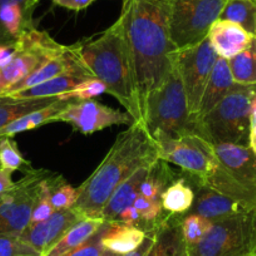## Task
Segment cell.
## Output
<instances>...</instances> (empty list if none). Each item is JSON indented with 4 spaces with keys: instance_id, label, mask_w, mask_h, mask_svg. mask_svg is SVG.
<instances>
[{
    "instance_id": "obj_1",
    "label": "cell",
    "mask_w": 256,
    "mask_h": 256,
    "mask_svg": "<svg viewBox=\"0 0 256 256\" xmlns=\"http://www.w3.org/2000/svg\"><path fill=\"white\" fill-rule=\"evenodd\" d=\"M170 9L171 0H123L120 18L131 46L142 120L147 98L168 74L177 50L170 36Z\"/></svg>"
},
{
    "instance_id": "obj_2",
    "label": "cell",
    "mask_w": 256,
    "mask_h": 256,
    "mask_svg": "<svg viewBox=\"0 0 256 256\" xmlns=\"http://www.w3.org/2000/svg\"><path fill=\"white\" fill-rule=\"evenodd\" d=\"M158 160V148L146 126L134 123L118 134L102 164L78 187L73 208L84 218H100L113 192L137 171L151 167Z\"/></svg>"
},
{
    "instance_id": "obj_3",
    "label": "cell",
    "mask_w": 256,
    "mask_h": 256,
    "mask_svg": "<svg viewBox=\"0 0 256 256\" xmlns=\"http://www.w3.org/2000/svg\"><path fill=\"white\" fill-rule=\"evenodd\" d=\"M84 64L98 80L104 83L107 93L114 97L131 114L134 123H142L134 58L122 19L98 38L76 44Z\"/></svg>"
},
{
    "instance_id": "obj_4",
    "label": "cell",
    "mask_w": 256,
    "mask_h": 256,
    "mask_svg": "<svg viewBox=\"0 0 256 256\" xmlns=\"http://www.w3.org/2000/svg\"><path fill=\"white\" fill-rule=\"evenodd\" d=\"M144 123L152 138L157 134L170 138L198 136V122L190 114L184 82L174 60L164 82L147 98Z\"/></svg>"
},
{
    "instance_id": "obj_5",
    "label": "cell",
    "mask_w": 256,
    "mask_h": 256,
    "mask_svg": "<svg viewBox=\"0 0 256 256\" xmlns=\"http://www.w3.org/2000/svg\"><path fill=\"white\" fill-rule=\"evenodd\" d=\"M256 86L236 83L228 96L198 123V136L210 144H231L248 147L251 103Z\"/></svg>"
},
{
    "instance_id": "obj_6",
    "label": "cell",
    "mask_w": 256,
    "mask_h": 256,
    "mask_svg": "<svg viewBox=\"0 0 256 256\" xmlns=\"http://www.w3.org/2000/svg\"><path fill=\"white\" fill-rule=\"evenodd\" d=\"M256 210L215 221L198 244L187 246L188 256H254Z\"/></svg>"
},
{
    "instance_id": "obj_7",
    "label": "cell",
    "mask_w": 256,
    "mask_h": 256,
    "mask_svg": "<svg viewBox=\"0 0 256 256\" xmlns=\"http://www.w3.org/2000/svg\"><path fill=\"white\" fill-rule=\"evenodd\" d=\"M228 0H171L170 36L177 50L205 40Z\"/></svg>"
},
{
    "instance_id": "obj_8",
    "label": "cell",
    "mask_w": 256,
    "mask_h": 256,
    "mask_svg": "<svg viewBox=\"0 0 256 256\" xmlns=\"http://www.w3.org/2000/svg\"><path fill=\"white\" fill-rule=\"evenodd\" d=\"M154 140L158 148L160 160L178 167L181 170L180 176L184 178H202L218 162L212 144L198 134L181 138L157 134Z\"/></svg>"
},
{
    "instance_id": "obj_9",
    "label": "cell",
    "mask_w": 256,
    "mask_h": 256,
    "mask_svg": "<svg viewBox=\"0 0 256 256\" xmlns=\"http://www.w3.org/2000/svg\"><path fill=\"white\" fill-rule=\"evenodd\" d=\"M18 54L8 67L0 70V96H4L16 84L36 72L48 59L58 56L67 46L54 40L46 32L32 29L19 42Z\"/></svg>"
},
{
    "instance_id": "obj_10",
    "label": "cell",
    "mask_w": 256,
    "mask_h": 256,
    "mask_svg": "<svg viewBox=\"0 0 256 256\" xmlns=\"http://www.w3.org/2000/svg\"><path fill=\"white\" fill-rule=\"evenodd\" d=\"M50 174L36 170L26 174L0 200V236L19 238L30 224L40 182Z\"/></svg>"
},
{
    "instance_id": "obj_11",
    "label": "cell",
    "mask_w": 256,
    "mask_h": 256,
    "mask_svg": "<svg viewBox=\"0 0 256 256\" xmlns=\"http://www.w3.org/2000/svg\"><path fill=\"white\" fill-rule=\"evenodd\" d=\"M172 56L184 82L190 114L196 120L204 92L218 56L206 38L198 46L176 50Z\"/></svg>"
},
{
    "instance_id": "obj_12",
    "label": "cell",
    "mask_w": 256,
    "mask_h": 256,
    "mask_svg": "<svg viewBox=\"0 0 256 256\" xmlns=\"http://www.w3.org/2000/svg\"><path fill=\"white\" fill-rule=\"evenodd\" d=\"M56 122L68 123L74 131L92 134L113 126H132L134 120L130 113L120 112L97 100H88L70 102L66 110L56 116Z\"/></svg>"
},
{
    "instance_id": "obj_13",
    "label": "cell",
    "mask_w": 256,
    "mask_h": 256,
    "mask_svg": "<svg viewBox=\"0 0 256 256\" xmlns=\"http://www.w3.org/2000/svg\"><path fill=\"white\" fill-rule=\"evenodd\" d=\"M82 218H84L74 208L56 210V212L43 222L29 225L19 238L42 255Z\"/></svg>"
},
{
    "instance_id": "obj_14",
    "label": "cell",
    "mask_w": 256,
    "mask_h": 256,
    "mask_svg": "<svg viewBox=\"0 0 256 256\" xmlns=\"http://www.w3.org/2000/svg\"><path fill=\"white\" fill-rule=\"evenodd\" d=\"M40 0H0V44L16 46L34 29L33 12Z\"/></svg>"
},
{
    "instance_id": "obj_15",
    "label": "cell",
    "mask_w": 256,
    "mask_h": 256,
    "mask_svg": "<svg viewBox=\"0 0 256 256\" xmlns=\"http://www.w3.org/2000/svg\"><path fill=\"white\" fill-rule=\"evenodd\" d=\"M192 188L195 191V202L190 212L198 214L212 222L256 210L255 208L228 198L215 190L204 186H192Z\"/></svg>"
},
{
    "instance_id": "obj_16",
    "label": "cell",
    "mask_w": 256,
    "mask_h": 256,
    "mask_svg": "<svg viewBox=\"0 0 256 256\" xmlns=\"http://www.w3.org/2000/svg\"><path fill=\"white\" fill-rule=\"evenodd\" d=\"M96 78L90 68L84 64L82 58L78 59L72 67L64 73L59 74L53 80L44 82L36 87L28 88V90H19V92L12 93V97L22 98V100H30V98H53L59 97L64 93L70 92L73 88L77 87L80 83Z\"/></svg>"
},
{
    "instance_id": "obj_17",
    "label": "cell",
    "mask_w": 256,
    "mask_h": 256,
    "mask_svg": "<svg viewBox=\"0 0 256 256\" xmlns=\"http://www.w3.org/2000/svg\"><path fill=\"white\" fill-rule=\"evenodd\" d=\"M221 164L246 188L256 194V154L248 146L214 144Z\"/></svg>"
},
{
    "instance_id": "obj_18",
    "label": "cell",
    "mask_w": 256,
    "mask_h": 256,
    "mask_svg": "<svg viewBox=\"0 0 256 256\" xmlns=\"http://www.w3.org/2000/svg\"><path fill=\"white\" fill-rule=\"evenodd\" d=\"M254 36L232 22L218 19L211 26L208 38L216 54L228 60L245 50Z\"/></svg>"
},
{
    "instance_id": "obj_19",
    "label": "cell",
    "mask_w": 256,
    "mask_h": 256,
    "mask_svg": "<svg viewBox=\"0 0 256 256\" xmlns=\"http://www.w3.org/2000/svg\"><path fill=\"white\" fill-rule=\"evenodd\" d=\"M182 216L164 211L161 222L154 230V245L147 256H188L182 235Z\"/></svg>"
},
{
    "instance_id": "obj_20",
    "label": "cell",
    "mask_w": 256,
    "mask_h": 256,
    "mask_svg": "<svg viewBox=\"0 0 256 256\" xmlns=\"http://www.w3.org/2000/svg\"><path fill=\"white\" fill-rule=\"evenodd\" d=\"M235 84L236 83L234 82L232 74L228 67V62L218 56L205 88V92H204L198 116H196V122L198 123L204 117H206L230 93Z\"/></svg>"
},
{
    "instance_id": "obj_21",
    "label": "cell",
    "mask_w": 256,
    "mask_h": 256,
    "mask_svg": "<svg viewBox=\"0 0 256 256\" xmlns=\"http://www.w3.org/2000/svg\"><path fill=\"white\" fill-rule=\"evenodd\" d=\"M80 58V56L77 50V46H66V49H64L60 54L48 59L46 63L42 64L36 72H33L29 77H26V80H23L22 82H19L18 84L14 86L6 94H12V93L28 90V88L36 87V86L42 84V83L48 82V80L58 77L59 74H62V73H64L66 70H70Z\"/></svg>"
},
{
    "instance_id": "obj_22",
    "label": "cell",
    "mask_w": 256,
    "mask_h": 256,
    "mask_svg": "<svg viewBox=\"0 0 256 256\" xmlns=\"http://www.w3.org/2000/svg\"><path fill=\"white\" fill-rule=\"evenodd\" d=\"M150 167H144L137 171L132 177L123 182L110 196L108 202L106 204L100 218L106 222H113L117 216L130 206H134L136 198L141 195V184L148 172Z\"/></svg>"
},
{
    "instance_id": "obj_23",
    "label": "cell",
    "mask_w": 256,
    "mask_h": 256,
    "mask_svg": "<svg viewBox=\"0 0 256 256\" xmlns=\"http://www.w3.org/2000/svg\"><path fill=\"white\" fill-rule=\"evenodd\" d=\"M147 232L137 226L110 222L103 235V248L124 256L136 250L146 238Z\"/></svg>"
},
{
    "instance_id": "obj_24",
    "label": "cell",
    "mask_w": 256,
    "mask_h": 256,
    "mask_svg": "<svg viewBox=\"0 0 256 256\" xmlns=\"http://www.w3.org/2000/svg\"><path fill=\"white\" fill-rule=\"evenodd\" d=\"M70 103V102H67V100H58L56 102L48 106V107L34 110V112L28 113V114L18 118V120L12 122L10 124H8L6 128H3L0 131V138H4V137H14L16 134L33 131V130H36V128L43 127V126L48 124V123H54L56 122V116L62 110H66Z\"/></svg>"
},
{
    "instance_id": "obj_25",
    "label": "cell",
    "mask_w": 256,
    "mask_h": 256,
    "mask_svg": "<svg viewBox=\"0 0 256 256\" xmlns=\"http://www.w3.org/2000/svg\"><path fill=\"white\" fill-rule=\"evenodd\" d=\"M104 222L106 221L100 220V218H82L80 222H77L73 228H70L49 250L42 254L40 256L66 255L70 251L74 250L78 246L82 245L83 242H86L90 238H92Z\"/></svg>"
},
{
    "instance_id": "obj_26",
    "label": "cell",
    "mask_w": 256,
    "mask_h": 256,
    "mask_svg": "<svg viewBox=\"0 0 256 256\" xmlns=\"http://www.w3.org/2000/svg\"><path fill=\"white\" fill-rule=\"evenodd\" d=\"M56 100H58V97L22 100V98H16L6 94L0 96V131L18 118L34 112V110L48 107Z\"/></svg>"
},
{
    "instance_id": "obj_27",
    "label": "cell",
    "mask_w": 256,
    "mask_h": 256,
    "mask_svg": "<svg viewBox=\"0 0 256 256\" xmlns=\"http://www.w3.org/2000/svg\"><path fill=\"white\" fill-rule=\"evenodd\" d=\"M161 201L166 212L172 215H186L195 202V191L191 184L178 174V178L164 192Z\"/></svg>"
},
{
    "instance_id": "obj_28",
    "label": "cell",
    "mask_w": 256,
    "mask_h": 256,
    "mask_svg": "<svg viewBox=\"0 0 256 256\" xmlns=\"http://www.w3.org/2000/svg\"><path fill=\"white\" fill-rule=\"evenodd\" d=\"M177 178H178V174H174L166 161L158 160L150 167L142 182L141 195L147 198L161 201L164 192Z\"/></svg>"
},
{
    "instance_id": "obj_29",
    "label": "cell",
    "mask_w": 256,
    "mask_h": 256,
    "mask_svg": "<svg viewBox=\"0 0 256 256\" xmlns=\"http://www.w3.org/2000/svg\"><path fill=\"white\" fill-rule=\"evenodd\" d=\"M228 62L234 82L241 86H256V36L245 50Z\"/></svg>"
},
{
    "instance_id": "obj_30",
    "label": "cell",
    "mask_w": 256,
    "mask_h": 256,
    "mask_svg": "<svg viewBox=\"0 0 256 256\" xmlns=\"http://www.w3.org/2000/svg\"><path fill=\"white\" fill-rule=\"evenodd\" d=\"M245 29L251 36L256 33V0H228L220 16Z\"/></svg>"
},
{
    "instance_id": "obj_31",
    "label": "cell",
    "mask_w": 256,
    "mask_h": 256,
    "mask_svg": "<svg viewBox=\"0 0 256 256\" xmlns=\"http://www.w3.org/2000/svg\"><path fill=\"white\" fill-rule=\"evenodd\" d=\"M0 166L10 172L22 171L28 174L34 170L30 162L24 158L13 137L0 138Z\"/></svg>"
},
{
    "instance_id": "obj_32",
    "label": "cell",
    "mask_w": 256,
    "mask_h": 256,
    "mask_svg": "<svg viewBox=\"0 0 256 256\" xmlns=\"http://www.w3.org/2000/svg\"><path fill=\"white\" fill-rule=\"evenodd\" d=\"M212 221L202 218L198 214H186L182 216V235L187 246L196 245L200 242L212 226Z\"/></svg>"
},
{
    "instance_id": "obj_33",
    "label": "cell",
    "mask_w": 256,
    "mask_h": 256,
    "mask_svg": "<svg viewBox=\"0 0 256 256\" xmlns=\"http://www.w3.org/2000/svg\"><path fill=\"white\" fill-rule=\"evenodd\" d=\"M103 93H107L104 83L98 80L97 78H93V80L80 83L70 92L59 96L58 100H67V102H80V100H88L100 97Z\"/></svg>"
},
{
    "instance_id": "obj_34",
    "label": "cell",
    "mask_w": 256,
    "mask_h": 256,
    "mask_svg": "<svg viewBox=\"0 0 256 256\" xmlns=\"http://www.w3.org/2000/svg\"><path fill=\"white\" fill-rule=\"evenodd\" d=\"M78 200V188L62 180L54 188L52 195V205L56 210H68L73 208Z\"/></svg>"
},
{
    "instance_id": "obj_35",
    "label": "cell",
    "mask_w": 256,
    "mask_h": 256,
    "mask_svg": "<svg viewBox=\"0 0 256 256\" xmlns=\"http://www.w3.org/2000/svg\"><path fill=\"white\" fill-rule=\"evenodd\" d=\"M0 256H40V254L20 238L0 236Z\"/></svg>"
},
{
    "instance_id": "obj_36",
    "label": "cell",
    "mask_w": 256,
    "mask_h": 256,
    "mask_svg": "<svg viewBox=\"0 0 256 256\" xmlns=\"http://www.w3.org/2000/svg\"><path fill=\"white\" fill-rule=\"evenodd\" d=\"M108 224L110 222L103 224V225L100 226V230H98L92 238H90L86 242H83L82 245L78 246L77 248L70 251V252L66 254V255L63 256H100V254L104 250L102 244V238L106 230H107Z\"/></svg>"
},
{
    "instance_id": "obj_37",
    "label": "cell",
    "mask_w": 256,
    "mask_h": 256,
    "mask_svg": "<svg viewBox=\"0 0 256 256\" xmlns=\"http://www.w3.org/2000/svg\"><path fill=\"white\" fill-rule=\"evenodd\" d=\"M113 222H120L124 224V225L140 228V225H141V215H140V212L134 206H130L126 210H123Z\"/></svg>"
},
{
    "instance_id": "obj_38",
    "label": "cell",
    "mask_w": 256,
    "mask_h": 256,
    "mask_svg": "<svg viewBox=\"0 0 256 256\" xmlns=\"http://www.w3.org/2000/svg\"><path fill=\"white\" fill-rule=\"evenodd\" d=\"M56 6L73 12H80L92 6L96 0H52Z\"/></svg>"
},
{
    "instance_id": "obj_39",
    "label": "cell",
    "mask_w": 256,
    "mask_h": 256,
    "mask_svg": "<svg viewBox=\"0 0 256 256\" xmlns=\"http://www.w3.org/2000/svg\"><path fill=\"white\" fill-rule=\"evenodd\" d=\"M18 54V46H4L0 44V70L8 67L13 62L16 56Z\"/></svg>"
},
{
    "instance_id": "obj_40",
    "label": "cell",
    "mask_w": 256,
    "mask_h": 256,
    "mask_svg": "<svg viewBox=\"0 0 256 256\" xmlns=\"http://www.w3.org/2000/svg\"><path fill=\"white\" fill-rule=\"evenodd\" d=\"M154 240H156V236H154V231L147 234L146 238H144V242L138 246L134 251L127 254L124 256H147L150 254V251L152 250L154 245Z\"/></svg>"
},
{
    "instance_id": "obj_41",
    "label": "cell",
    "mask_w": 256,
    "mask_h": 256,
    "mask_svg": "<svg viewBox=\"0 0 256 256\" xmlns=\"http://www.w3.org/2000/svg\"><path fill=\"white\" fill-rule=\"evenodd\" d=\"M248 147L256 154V93L251 103V117H250V140Z\"/></svg>"
},
{
    "instance_id": "obj_42",
    "label": "cell",
    "mask_w": 256,
    "mask_h": 256,
    "mask_svg": "<svg viewBox=\"0 0 256 256\" xmlns=\"http://www.w3.org/2000/svg\"><path fill=\"white\" fill-rule=\"evenodd\" d=\"M16 182L13 181V172L0 167V195H4L10 191Z\"/></svg>"
},
{
    "instance_id": "obj_43",
    "label": "cell",
    "mask_w": 256,
    "mask_h": 256,
    "mask_svg": "<svg viewBox=\"0 0 256 256\" xmlns=\"http://www.w3.org/2000/svg\"><path fill=\"white\" fill-rule=\"evenodd\" d=\"M100 256H122V255H120V254L113 252V251L107 250V248H104V250H103V252L100 254Z\"/></svg>"
},
{
    "instance_id": "obj_44",
    "label": "cell",
    "mask_w": 256,
    "mask_h": 256,
    "mask_svg": "<svg viewBox=\"0 0 256 256\" xmlns=\"http://www.w3.org/2000/svg\"><path fill=\"white\" fill-rule=\"evenodd\" d=\"M2 198H3V195H0V200H2Z\"/></svg>"
},
{
    "instance_id": "obj_45",
    "label": "cell",
    "mask_w": 256,
    "mask_h": 256,
    "mask_svg": "<svg viewBox=\"0 0 256 256\" xmlns=\"http://www.w3.org/2000/svg\"><path fill=\"white\" fill-rule=\"evenodd\" d=\"M254 256H256V250H255V254H254Z\"/></svg>"
},
{
    "instance_id": "obj_46",
    "label": "cell",
    "mask_w": 256,
    "mask_h": 256,
    "mask_svg": "<svg viewBox=\"0 0 256 256\" xmlns=\"http://www.w3.org/2000/svg\"><path fill=\"white\" fill-rule=\"evenodd\" d=\"M255 36H256V33H255Z\"/></svg>"
},
{
    "instance_id": "obj_47",
    "label": "cell",
    "mask_w": 256,
    "mask_h": 256,
    "mask_svg": "<svg viewBox=\"0 0 256 256\" xmlns=\"http://www.w3.org/2000/svg\"><path fill=\"white\" fill-rule=\"evenodd\" d=\"M0 167H2V166H0Z\"/></svg>"
}]
</instances>
